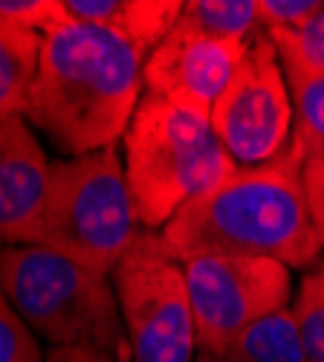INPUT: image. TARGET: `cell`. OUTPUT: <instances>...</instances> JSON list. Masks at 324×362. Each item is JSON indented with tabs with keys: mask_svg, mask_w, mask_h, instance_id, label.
<instances>
[{
	"mask_svg": "<svg viewBox=\"0 0 324 362\" xmlns=\"http://www.w3.org/2000/svg\"><path fill=\"white\" fill-rule=\"evenodd\" d=\"M145 58L116 33L67 18L44 35L26 122L67 157L116 148L145 93Z\"/></svg>",
	"mask_w": 324,
	"mask_h": 362,
	"instance_id": "obj_1",
	"label": "cell"
},
{
	"mask_svg": "<svg viewBox=\"0 0 324 362\" xmlns=\"http://www.w3.org/2000/svg\"><path fill=\"white\" fill-rule=\"evenodd\" d=\"M160 238L176 261L258 255L307 273L324 250L307 206L301 151L289 142L270 163L238 165L217 189L180 209Z\"/></svg>",
	"mask_w": 324,
	"mask_h": 362,
	"instance_id": "obj_2",
	"label": "cell"
},
{
	"mask_svg": "<svg viewBox=\"0 0 324 362\" xmlns=\"http://www.w3.org/2000/svg\"><path fill=\"white\" fill-rule=\"evenodd\" d=\"M0 296L47 348L133 362L110 276L44 247H0Z\"/></svg>",
	"mask_w": 324,
	"mask_h": 362,
	"instance_id": "obj_3",
	"label": "cell"
},
{
	"mask_svg": "<svg viewBox=\"0 0 324 362\" xmlns=\"http://www.w3.org/2000/svg\"><path fill=\"white\" fill-rule=\"evenodd\" d=\"M125 174L142 229L160 232L191 200L209 194L238 168L209 116L142 93L122 136Z\"/></svg>",
	"mask_w": 324,
	"mask_h": 362,
	"instance_id": "obj_4",
	"label": "cell"
},
{
	"mask_svg": "<svg viewBox=\"0 0 324 362\" xmlns=\"http://www.w3.org/2000/svg\"><path fill=\"white\" fill-rule=\"evenodd\" d=\"M142 232L125 163L116 148H104L52 163L47 203L29 247L52 250L110 276Z\"/></svg>",
	"mask_w": 324,
	"mask_h": 362,
	"instance_id": "obj_5",
	"label": "cell"
},
{
	"mask_svg": "<svg viewBox=\"0 0 324 362\" xmlns=\"http://www.w3.org/2000/svg\"><path fill=\"white\" fill-rule=\"evenodd\" d=\"M133 362H197V330L183 261L145 229L110 273Z\"/></svg>",
	"mask_w": 324,
	"mask_h": 362,
	"instance_id": "obj_6",
	"label": "cell"
},
{
	"mask_svg": "<svg viewBox=\"0 0 324 362\" xmlns=\"http://www.w3.org/2000/svg\"><path fill=\"white\" fill-rule=\"evenodd\" d=\"M183 269L200 354L220 356L246 327L289 308L292 276L275 258L194 255Z\"/></svg>",
	"mask_w": 324,
	"mask_h": 362,
	"instance_id": "obj_7",
	"label": "cell"
},
{
	"mask_svg": "<svg viewBox=\"0 0 324 362\" xmlns=\"http://www.w3.org/2000/svg\"><path fill=\"white\" fill-rule=\"evenodd\" d=\"M209 122L238 165H260L281 157L292 142V96L278 47L263 33L244 52Z\"/></svg>",
	"mask_w": 324,
	"mask_h": 362,
	"instance_id": "obj_8",
	"label": "cell"
},
{
	"mask_svg": "<svg viewBox=\"0 0 324 362\" xmlns=\"http://www.w3.org/2000/svg\"><path fill=\"white\" fill-rule=\"evenodd\" d=\"M249 47L176 23L145 58V93L209 116Z\"/></svg>",
	"mask_w": 324,
	"mask_h": 362,
	"instance_id": "obj_9",
	"label": "cell"
},
{
	"mask_svg": "<svg viewBox=\"0 0 324 362\" xmlns=\"http://www.w3.org/2000/svg\"><path fill=\"white\" fill-rule=\"evenodd\" d=\"M52 163L26 116H0V247H29L49 192Z\"/></svg>",
	"mask_w": 324,
	"mask_h": 362,
	"instance_id": "obj_10",
	"label": "cell"
},
{
	"mask_svg": "<svg viewBox=\"0 0 324 362\" xmlns=\"http://www.w3.org/2000/svg\"><path fill=\"white\" fill-rule=\"evenodd\" d=\"M70 21L93 23L151 55L180 21L183 0H64Z\"/></svg>",
	"mask_w": 324,
	"mask_h": 362,
	"instance_id": "obj_11",
	"label": "cell"
},
{
	"mask_svg": "<svg viewBox=\"0 0 324 362\" xmlns=\"http://www.w3.org/2000/svg\"><path fill=\"white\" fill-rule=\"evenodd\" d=\"M44 35L0 18V116H26L41 64Z\"/></svg>",
	"mask_w": 324,
	"mask_h": 362,
	"instance_id": "obj_12",
	"label": "cell"
},
{
	"mask_svg": "<svg viewBox=\"0 0 324 362\" xmlns=\"http://www.w3.org/2000/svg\"><path fill=\"white\" fill-rule=\"evenodd\" d=\"M215 359L217 362H310L292 308L255 322Z\"/></svg>",
	"mask_w": 324,
	"mask_h": 362,
	"instance_id": "obj_13",
	"label": "cell"
},
{
	"mask_svg": "<svg viewBox=\"0 0 324 362\" xmlns=\"http://www.w3.org/2000/svg\"><path fill=\"white\" fill-rule=\"evenodd\" d=\"M176 23L209 38L234 41L246 47L258 35L267 33L260 21L258 0H188V4H183Z\"/></svg>",
	"mask_w": 324,
	"mask_h": 362,
	"instance_id": "obj_14",
	"label": "cell"
},
{
	"mask_svg": "<svg viewBox=\"0 0 324 362\" xmlns=\"http://www.w3.org/2000/svg\"><path fill=\"white\" fill-rule=\"evenodd\" d=\"M281 64L292 96V113H296L292 145L301 151L304 160L324 154V73L307 70L287 58H281Z\"/></svg>",
	"mask_w": 324,
	"mask_h": 362,
	"instance_id": "obj_15",
	"label": "cell"
},
{
	"mask_svg": "<svg viewBox=\"0 0 324 362\" xmlns=\"http://www.w3.org/2000/svg\"><path fill=\"white\" fill-rule=\"evenodd\" d=\"M292 313L299 319L307 359L324 362V261L304 273Z\"/></svg>",
	"mask_w": 324,
	"mask_h": 362,
	"instance_id": "obj_16",
	"label": "cell"
},
{
	"mask_svg": "<svg viewBox=\"0 0 324 362\" xmlns=\"http://www.w3.org/2000/svg\"><path fill=\"white\" fill-rule=\"evenodd\" d=\"M278 47V55L287 62H296L307 70L324 73V6L318 15L304 23L296 33H267Z\"/></svg>",
	"mask_w": 324,
	"mask_h": 362,
	"instance_id": "obj_17",
	"label": "cell"
},
{
	"mask_svg": "<svg viewBox=\"0 0 324 362\" xmlns=\"http://www.w3.org/2000/svg\"><path fill=\"white\" fill-rule=\"evenodd\" d=\"M0 362H47L41 339L26 327L4 296H0Z\"/></svg>",
	"mask_w": 324,
	"mask_h": 362,
	"instance_id": "obj_18",
	"label": "cell"
},
{
	"mask_svg": "<svg viewBox=\"0 0 324 362\" xmlns=\"http://www.w3.org/2000/svg\"><path fill=\"white\" fill-rule=\"evenodd\" d=\"M0 18L12 26L47 35L49 29L67 21L64 0H0Z\"/></svg>",
	"mask_w": 324,
	"mask_h": 362,
	"instance_id": "obj_19",
	"label": "cell"
},
{
	"mask_svg": "<svg viewBox=\"0 0 324 362\" xmlns=\"http://www.w3.org/2000/svg\"><path fill=\"white\" fill-rule=\"evenodd\" d=\"M321 6L324 0H258L267 33H296L318 15Z\"/></svg>",
	"mask_w": 324,
	"mask_h": 362,
	"instance_id": "obj_20",
	"label": "cell"
},
{
	"mask_svg": "<svg viewBox=\"0 0 324 362\" xmlns=\"http://www.w3.org/2000/svg\"><path fill=\"white\" fill-rule=\"evenodd\" d=\"M304 192H307L313 229H316L318 244L324 250V154L304 160Z\"/></svg>",
	"mask_w": 324,
	"mask_h": 362,
	"instance_id": "obj_21",
	"label": "cell"
},
{
	"mask_svg": "<svg viewBox=\"0 0 324 362\" xmlns=\"http://www.w3.org/2000/svg\"><path fill=\"white\" fill-rule=\"evenodd\" d=\"M47 362H122V359L87 348H47Z\"/></svg>",
	"mask_w": 324,
	"mask_h": 362,
	"instance_id": "obj_22",
	"label": "cell"
},
{
	"mask_svg": "<svg viewBox=\"0 0 324 362\" xmlns=\"http://www.w3.org/2000/svg\"><path fill=\"white\" fill-rule=\"evenodd\" d=\"M197 362H217L212 354H197Z\"/></svg>",
	"mask_w": 324,
	"mask_h": 362,
	"instance_id": "obj_23",
	"label": "cell"
}]
</instances>
